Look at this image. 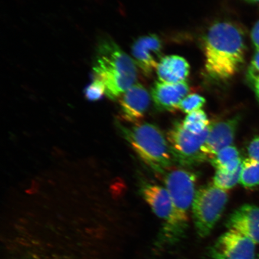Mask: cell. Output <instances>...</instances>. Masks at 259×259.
<instances>
[{
    "instance_id": "obj_7",
    "label": "cell",
    "mask_w": 259,
    "mask_h": 259,
    "mask_svg": "<svg viewBox=\"0 0 259 259\" xmlns=\"http://www.w3.org/2000/svg\"><path fill=\"white\" fill-rule=\"evenodd\" d=\"M197 176L186 169L169 171L164 177V184L174 206L178 224L186 231L189 223V212L195 196Z\"/></svg>"
},
{
    "instance_id": "obj_20",
    "label": "cell",
    "mask_w": 259,
    "mask_h": 259,
    "mask_svg": "<svg viewBox=\"0 0 259 259\" xmlns=\"http://www.w3.org/2000/svg\"><path fill=\"white\" fill-rule=\"evenodd\" d=\"M84 95L89 101H99L106 95L105 84L99 79L93 78V82L84 90Z\"/></svg>"
},
{
    "instance_id": "obj_17",
    "label": "cell",
    "mask_w": 259,
    "mask_h": 259,
    "mask_svg": "<svg viewBox=\"0 0 259 259\" xmlns=\"http://www.w3.org/2000/svg\"><path fill=\"white\" fill-rule=\"evenodd\" d=\"M242 169V163L234 173L228 174L220 170H217L213 177V185L225 191L233 189L240 182Z\"/></svg>"
},
{
    "instance_id": "obj_23",
    "label": "cell",
    "mask_w": 259,
    "mask_h": 259,
    "mask_svg": "<svg viewBox=\"0 0 259 259\" xmlns=\"http://www.w3.org/2000/svg\"><path fill=\"white\" fill-rule=\"evenodd\" d=\"M252 44L256 51L259 50V20L255 23L252 28L251 33Z\"/></svg>"
},
{
    "instance_id": "obj_19",
    "label": "cell",
    "mask_w": 259,
    "mask_h": 259,
    "mask_svg": "<svg viewBox=\"0 0 259 259\" xmlns=\"http://www.w3.org/2000/svg\"><path fill=\"white\" fill-rule=\"evenodd\" d=\"M205 103L206 100L203 97L198 94H192L184 97L178 105V109L184 113H190L201 109Z\"/></svg>"
},
{
    "instance_id": "obj_26",
    "label": "cell",
    "mask_w": 259,
    "mask_h": 259,
    "mask_svg": "<svg viewBox=\"0 0 259 259\" xmlns=\"http://www.w3.org/2000/svg\"><path fill=\"white\" fill-rule=\"evenodd\" d=\"M255 259H259V254L257 255V257Z\"/></svg>"
},
{
    "instance_id": "obj_2",
    "label": "cell",
    "mask_w": 259,
    "mask_h": 259,
    "mask_svg": "<svg viewBox=\"0 0 259 259\" xmlns=\"http://www.w3.org/2000/svg\"><path fill=\"white\" fill-rule=\"evenodd\" d=\"M94 78L105 84L106 95L115 100L135 85L137 79V66L111 38H102L99 42L94 61Z\"/></svg>"
},
{
    "instance_id": "obj_12",
    "label": "cell",
    "mask_w": 259,
    "mask_h": 259,
    "mask_svg": "<svg viewBox=\"0 0 259 259\" xmlns=\"http://www.w3.org/2000/svg\"><path fill=\"white\" fill-rule=\"evenodd\" d=\"M226 226L259 244V207L252 204L239 207L227 219Z\"/></svg>"
},
{
    "instance_id": "obj_16",
    "label": "cell",
    "mask_w": 259,
    "mask_h": 259,
    "mask_svg": "<svg viewBox=\"0 0 259 259\" xmlns=\"http://www.w3.org/2000/svg\"><path fill=\"white\" fill-rule=\"evenodd\" d=\"M182 123L184 128L194 135L201 134L210 124L206 113L202 109L188 113Z\"/></svg>"
},
{
    "instance_id": "obj_5",
    "label": "cell",
    "mask_w": 259,
    "mask_h": 259,
    "mask_svg": "<svg viewBox=\"0 0 259 259\" xmlns=\"http://www.w3.org/2000/svg\"><path fill=\"white\" fill-rule=\"evenodd\" d=\"M209 130L210 125L201 134L194 135L184 128L182 122L175 121L166 135L174 161L181 166H192L208 160L202 147Z\"/></svg>"
},
{
    "instance_id": "obj_25",
    "label": "cell",
    "mask_w": 259,
    "mask_h": 259,
    "mask_svg": "<svg viewBox=\"0 0 259 259\" xmlns=\"http://www.w3.org/2000/svg\"><path fill=\"white\" fill-rule=\"evenodd\" d=\"M249 2H259V0H246Z\"/></svg>"
},
{
    "instance_id": "obj_15",
    "label": "cell",
    "mask_w": 259,
    "mask_h": 259,
    "mask_svg": "<svg viewBox=\"0 0 259 259\" xmlns=\"http://www.w3.org/2000/svg\"><path fill=\"white\" fill-rule=\"evenodd\" d=\"M246 189H254L259 186V161L251 158L242 161L240 182Z\"/></svg>"
},
{
    "instance_id": "obj_9",
    "label": "cell",
    "mask_w": 259,
    "mask_h": 259,
    "mask_svg": "<svg viewBox=\"0 0 259 259\" xmlns=\"http://www.w3.org/2000/svg\"><path fill=\"white\" fill-rule=\"evenodd\" d=\"M132 54L136 65L146 76L156 70L163 58V44L155 34L139 37L132 46Z\"/></svg>"
},
{
    "instance_id": "obj_8",
    "label": "cell",
    "mask_w": 259,
    "mask_h": 259,
    "mask_svg": "<svg viewBox=\"0 0 259 259\" xmlns=\"http://www.w3.org/2000/svg\"><path fill=\"white\" fill-rule=\"evenodd\" d=\"M255 245L247 236L228 230L213 243L209 254L213 259H255Z\"/></svg>"
},
{
    "instance_id": "obj_13",
    "label": "cell",
    "mask_w": 259,
    "mask_h": 259,
    "mask_svg": "<svg viewBox=\"0 0 259 259\" xmlns=\"http://www.w3.org/2000/svg\"><path fill=\"white\" fill-rule=\"evenodd\" d=\"M190 87L186 81L170 83L157 81L152 87L151 95L158 109L174 111L189 93Z\"/></svg>"
},
{
    "instance_id": "obj_24",
    "label": "cell",
    "mask_w": 259,
    "mask_h": 259,
    "mask_svg": "<svg viewBox=\"0 0 259 259\" xmlns=\"http://www.w3.org/2000/svg\"><path fill=\"white\" fill-rule=\"evenodd\" d=\"M251 84L254 87L255 95L259 103V77L255 79Z\"/></svg>"
},
{
    "instance_id": "obj_1",
    "label": "cell",
    "mask_w": 259,
    "mask_h": 259,
    "mask_svg": "<svg viewBox=\"0 0 259 259\" xmlns=\"http://www.w3.org/2000/svg\"><path fill=\"white\" fill-rule=\"evenodd\" d=\"M203 50L207 74L215 80L228 79L244 63V34L231 22H215L203 38Z\"/></svg>"
},
{
    "instance_id": "obj_6",
    "label": "cell",
    "mask_w": 259,
    "mask_h": 259,
    "mask_svg": "<svg viewBox=\"0 0 259 259\" xmlns=\"http://www.w3.org/2000/svg\"><path fill=\"white\" fill-rule=\"evenodd\" d=\"M140 191L155 214L164 222L160 241L167 244L179 241L186 232L178 224L172 200L167 189L156 184L144 183Z\"/></svg>"
},
{
    "instance_id": "obj_10",
    "label": "cell",
    "mask_w": 259,
    "mask_h": 259,
    "mask_svg": "<svg viewBox=\"0 0 259 259\" xmlns=\"http://www.w3.org/2000/svg\"><path fill=\"white\" fill-rule=\"evenodd\" d=\"M241 121L239 115L231 118L210 123L208 138L202 147V153L208 161L222 149L231 146Z\"/></svg>"
},
{
    "instance_id": "obj_4",
    "label": "cell",
    "mask_w": 259,
    "mask_h": 259,
    "mask_svg": "<svg viewBox=\"0 0 259 259\" xmlns=\"http://www.w3.org/2000/svg\"><path fill=\"white\" fill-rule=\"evenodd\" d=\"M225 190L213 184L203 186L197 191L193 205V219L197 235L205 238L212 231L224 212L228 202Z\"/></svg>"
},
{
    "instance_id": "obj_18",
    "label": "cell",
    "mask_w": 259,
    "mask_h": 259,
    "mask_svg": "<svg viewBox=\"0 0 259 259\" xmlns=\"http://www.w3.org/2000/svg\"><path fill=\"white\" fill-rule=\"evenodd\" d=\"M239 158L240 157L237 148L231 145L220 150L209 161L213 167L219 169L224 165Z\"/></svg>"
},
{
    "instance_id": "obj_14",
    "label": "cell",
    "mask_w": 259,
    "mask_h": 259,
    "mask_svg": "<svg viewBox=\"0 0 259 259\" xmlns=\"http://www.w3.org/2000/svg\"><path fill=\"white\" fill-rule=\"evenodd\" d=\"M190 69V65L185 58L174 55L162 58L155 71L158 81L176 83L186 81Z\"/></svg>"
},
{
    "instance_id": "obj_11",
    "label": "cell",
    "mask_w": 259,
    "mask_h": 259,
    "mask_svg": "<svg viewBox=\"0 0 259 259\" xmlns=\"http://www.w3.org/2000/svg\"><path fill=\"white\" fill-rule=\"evenodd\" d=\"M120 115L124 120L138 124L144 118L150 105V93L141 83H136L120 97Z\"/></svg>"
},
{
    "instance_id": "obj_21",
    "label": "cell",
    "mask_w": 259,
    "mask_h": 259,
    "mask_svg": "<svg viewBox=\"0 0 259 259\" xmlns=\"http://www.w3.org/2000/svg\"><path fill=\"white\" fill-rule=\"evenodd\" d=\"M258 77H259V50L256 51V53L254 54L247 72V77L251 83Z\"/></svg>"
},
{
    "instance_id": "obj_22",
    "label": "cell",
    "mask_w": 259,
    "mask_h": 259,
    "mask_svg": "<svg viewBox=\"0 0 259 259\" xmlns=\"http://www.w3.org/2000/svg\"><path fill=\"white\" fill-rule=\"evenodd\" d=\"M249 158L259 161V134L252 139L247 148Z\"/></svg>"
},
{
    "instance_id": "obj_3",
    "label": "cell",
    "mask_w": 259,
    "mask_h": 259,
    "mask_svg": "<svg viewBox=\"0 0 259 259\" xmlns=\"http://www.w3.org/2000/svg\"><path fill=\"white\" fill-rule=\"evenodd\" d=\"M121 134L139 157L158 174L166 172L174 162L169 143L157 126L139 123L131 128L118 124Z\"/></svg>"
}]
</instances>
